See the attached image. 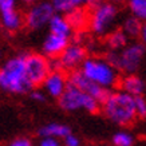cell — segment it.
Listing matches in <instances>:
<instances>
[{"label": "cell", "mask_w": 146, "mask_h": 146, "mask_svg": "<svg viewBox=\"0 0 146 146\" xmlns=\"http://www.w3.org/2000/svg\"><path fill=\"white\" fill-rule=\"evenodd\" d=\"M51 4H52L54 9L56 12H64L68 13L72 9L79 8L83 5L82 0H51Z\"/></svg>", "instance_id": "ffe728a7"}, {"label": "cell", "mask_w": 146, "mask_h": 146, "mask_svg": "<svg viewBox=\"0 0 146 146\" xmlns=\"http://www.w3.org/2000/svg\"><path fill=\"white\" fill-rule=\"evenodd\" d=\"M20 1H23V3H26V4H35L38 0H20Z\"/></svg>", "instance_id": "1f68e13d"}, {"label": "cell", "mask_w": 146, "mask_h": 146, "mask_svg": "<svg viewBox=\"0 0 146 146\" xmlns=\"http://www.w3.org/2000/svg\"><path fill=\"white\" fill-rule=\"evenodd\" d=\"M68 44L70 43H68L67 38L48 34L43 42V54L50 58H59Z\"/></svg>", "instance_id": "7c38bea8"}, {"label": "cell", "mask_w": 146, "mask_h": 146, "mask_svg": "<svg viewBox=\"0 0 146 146\" xmlns=\"http://www.w3.org/2000/svg\"><path fill=\"white\" fill-rule=\"evenodd\" d=\"M119 87H121V91L131 95V97H141L143 91L146 89V84L143 82L142 78H139L138 75L135 74H127L125 75L123 78L119 79Z\"/></svg>", "instance_id": "4fadbf2b"}, {"label": "cell", "mask_w": 146, "mask_h": 146, "mask_svg": "<svg viewBox=\"0 0 146 146\" xmlns=\"http://www.w3.org/2000/svg\"><path fill=\"white\" fill-rule=\"evenodd\" d=\"M134 137L129 131H117L113 135V145L114 146H133Z\"/></svg>", "instance_id": "7402d4cb"}, {"label": "cell", "mask_w": 146, "mask_h": 146, "mask_svg": "<svg viewBox=\"0 0 146 146\" xmlns=\"http://www.w3.org/2000/svg\"><path fill=\"white\" fill-rule=\"evenodd\" d=\"M129 8L134 18L139 19L142 23L146 22V0H129Z\"/></svg>", "instance_id": "44dd1931"}, {"label": "cell", "mask_w": 146, "mask_h": 146, "mask_svg": "<svg viewBox=\"0 0 146 146\" xmlns=\"http://www.w3.org/2000/svg\"><path fill=\"white\" fill-rule=\"evenodd\" d=\"M118 16V8L111 1H101L91 8L90 12V30L98 36L106 35L111 30Z\"/></svg>", "instance_id": "8992f818"}, {"label": "cell", "mask_w": 146, "mask_h": 146, "mask_svg": "<svg viewBox=\"0 0 146 146\" xmlns=\"http://www.w3.org/2000/svg\"><path fill=\"white\" fill-rule=\"evenodd\" d=\"M59 106L66 111L86 110L87 113L95 114L101 109V103L91 95L80 91L71 84H67V89L59 98Z\"/></svg>", "instance_id": "5b68a950"}, {"label": "cell", "mask_w": 146, "mask_h": 146, "mask_svg": "<svg viewBox=\"0 0 146 146\" xmlns=\"http://www.w3.org/2000/svg\"><path fill=\"white\" fill-rule=\"evenodd\" d=\"M139 39H141V43L146 47V22L142 24V30H141V35H139Z\"/></svg>", "instance_id": "f546056e"}, {"label": "cell", "mask_w": 146, "mask_h": 146, "mask_svg": "<svg viewBox=\"0 0 146 146\" xmlns=\"http://www.w3.org/2000/svg\"><path fill=\"white\" fill-rule=\"evenodd\" d=\"M110 1H111V3H114V4H115V3H122L123 0H110Z\"/></svg>", "instance_id": "d6a6232c"}, {"label": "cell", "mask_w": 146, "mask_h": 146, "mask_svg": "<svg viewBox=\"0 0 146 146\" xmlns=\"http://www.w3.org/2000/svg\"><path fill=\"white\" fill-rule=\"evenodd\" d=\"M64 146H80L79 138L76 135H74V134H68L64 138Z\"/></svg>", "instance_id": "4316f807"}, {"label": "cell", "mask_w": 146, "mask_h": 146, "mask_svg": "<svg viewBox=\"0 0 146 146\" xmlns=\"http://www.w3.org/2000/svg\"><path fill=\"white\" fill-rule=\"evenodd\" d=\"M39 146H59V141L54 137H43L39 142Z\"/></svg>", "instance_id": "484cf974"}, {"label": "cell", "mask_w": 146, "mask_h": 146, "mask_svg": "<svg viewBox=\"0 0 146 146\" xmlns=\"http://www.w3.org/2000/svg\"><path fill=\"white\" fill-rule=\"evenodd\" d=\"M31 98L36 102H44L46 101V95L43 93H40V91H32Z\"/></svg>", "instance_id": "f1b7e54d"}, {"label": "cell", "mask_w": 146, "mask_h": 146, "mask_svg": "<svg viewBox=\"0 0 146 146\" xmlns=\"http://www.w3.org/2000/svg\"><path fill=\"white\" fill-rule=\"evenodd\" d=\"M68 84L74 86L76 89H79L80 91L89 94L93 98H95L99 103H103L105 99L107 98V95L110 94V91L106 89H103L101 86H98L97 83H94L93 80H90L87 76L84 75L80 70H74L70 72V75L67 76Z\"/></svg>", "instance_id": "9c48e42d"}, {"label": "cell", "mask_w": 146, "mask_h": 146, "mask_svg": "<svg viewBox=\"0 0 146 146\" xmlns=\"http://www.w3.org/2000/svg\"><path fill=\"white\" fill-rule=\"evenodd\" d=\"M142 24L143 23L139 19L134 18V16H129L125 19L123 24H122V31L126 34L127 38H139L142 30Z\"/></svg>", "instance_id": "d6986e66"}, {"label": "cell", "mask_w": 146, "mask_h": 146, "mask_svg": "<svg viewBox=\"0 0 146 146\" xmlns=\"http://www.w3.org/2000/svg\"><path fill=\"white\" fill-rule=\"evenodd\" d=\"M134 106H135V114L137 118L145 119L146 118V98L145 97H135L134 98Z\"/></svg>", "instance_id": "603a6c76"}, {"label": "cell", "mask_w": 146, "mask_h": 146, "mask_svg": "<svg viewBox=\"0 0 146 146\" xmlns=\"http://www.w3.org/2000/svg\"><path fill=\"white\" fill-rule=\"evenodd\" d=\"M59 60L62 63L63 70H76V67L82 66V63L86 60V48L80 43L68 44L63 54L59 56Z\"/></svg>", "instance_id": "30bf717a"}, {"label": "cell", "mask_w": 146, "mask_h": 146, "mask_svg": "<svg viewBox=\"0 0 146 146\" xmlns=\"http://www.w3.org/2000/svg\"><path fill=\"white\" fill-rule=\"evenodd\" d=\"M40 137H54V138H64L71 134V129L67 126V125L63 123H56V122H52V123H47L44 125L43 127L39 129L38 131Z\"/></svg>", "instance_id": "e0dca14e"}, {"label": "cell", "mask_w": 146, "mask_h": 146, "mask_svg": "<svg viewBox=\"0 0 146 146\" xmlns=\"http://www.w3.org/2000/svg\"><path fill=\"white\" fill-rule=\"evenodd\" d=\"M50 70H51V72L52 71H63V66L62 63H60V60H59V58H51V60H50Z\"/></svg>", "instance_id": "83f0119b"}, {"label": "cell", "mask_w": 146, "mask_h": 146, "mask_svg": "<svg viewBox=\"0 0 146 146\" xmlns=\"http://www.w3.org/2000/svg\"><path fill=\"white\" fill-rule=\"evenodd\" d=\"M0 89L11 94H26L32 90L24 68V55L8 59L0 68Z\"/></svg>", "instance_id": "7a4b0ae2"}, {"label": "cell", "mask_w": 146, "mask_h": 146, "mask_svg": "<svg viewBox=\"0 0 146 146\" xmlns=\"http://www.w3.org/2000/svg\"><path fill=\"white\" fill-rule=\"evenodd\" d=\"M67 22L71 26L72 30H76V31H82L84 27L89 26L90 22V13L83 8V7H79V8L72 9L71 12L67 13Z\"/></svg>", "instance_id": "5bb4252c"}, {"label": "cell", "mask_w": 146, "mask_h": 146, "mask_svg": "<svg viewBox=\"0 0 146 146\" xmlns=\"http://www.w3.org/2000/svg\"><path fill=\"white\" fill-rule=\"evenodd\" d=\"M129 38L122 30L111 31L106 38V44L109 51H121L127 46Z\"/></svg>", "instance_id": "ac0fdd59"}, {"label": "cell", "mask_w": 146, "mask_h": 146, "mask_svg": "<svg viewBox=\"0 0 146 146\" xmlns=\"http://www.w3.org/2000/svg\"><path fill=\"white\" fill-rule=\"evenodd\" d=\"M55 9L48 1H39L32 4L24 18V23L30 30H40L47 26L50 20L54 18Z\"/></svg>", "instance_id": "ba28073f"}, {"label": "cell", "mask_w": 146, "mask_h": 146, "mask_svg": "<svg viewBox=\"0 0 146 146\" xmlns=\"http://www.w3.org/2000/svg\"><path fill=\"white\" fill-rule=\"evenodd\" d=\"M146 47L139 43L127 44L121 51H109L106 55V60L114 67L117 71H122L126 75L135 74L145 56Z\"/></svg>", "instance_id": "3957f363"}, {"label": "cell", "mask_w": 146, "mask_h": 146, "mask_svg": "<svg viewBox=\"0 0 146 146\" xmlns=\"http://www.w3.org/2000/svg\"><path fill=\"white\" fill-rule=\"evenodd\" d=\"M67 84H68V80H67V76L63 74V71H56V72L52 71L43 82V87L51 98L59 99L63 95L64 90L67 89Z\"/></svg>", "instance_id": "8fae6325"}, {"label": "cell", "mask_w": 146, "mask_h": 146, "mask_svg": "<svg viewBox=\"0 0 146 146\" xmlns=\"http://www.w3.org/2000/svg\"><path fill=\"white\" fill-rule=\"evenodd\" d=\"M15 5H16V0H0V12L15 9Z\"/></svg>", "instance_id": "d4e9b609"}, {"label": "cell", "mask_w": 146, "mask_h": 146, "mask_svg": "<svg viewBox=\"0 0 146 146\" xmlns=\"http://www.w3.org/2000/svg\"><path fill=\"white\" fill-rule=\"evenodd\" d=\"M24 68H26L27 79L32 84V87L43 84L46 78L51 72L50 60L42 54H26Z\"/></svg>", "instance_id": "52a82bcc"}, {"label": "cell", "mask_w": 146, "mask_h": 146, "mask_svg": "<svg viewBox=\"0 0 146 146\" xmlns=\"http://www.w3.org/2000/svg\"><path fill=\"white\" fill-rule=\"evenodd\" d=\"M80 71L94 83L101 86L103 89H111L118 84V71L106 60V58H86L82 63Z\"/></svg>", "instance_id": "277c9868"}, {"label": "cell", "mask_w": 146, "mask_h": 146, "mask_svg": "<svg viewBox=\"0 0 146 146\" xmlns=\"http://www.w3.org/2000/svg\"><path fill=\"white\" fill-rule=\"evenodd\" d=\"M8 146H32V142L26 137H19L9 142Z\"/></svg>", "instance_id": "cb8c5ba5"}, {"label": "cell", "mask_w": 146, "mask_h": 146, "mask_svg": "<svg viewBox=\"0 0 146 146\" xmlns=\"http://www.w3.org/2000/svg\"><path fill=\"white\" fill-rule=\"evenodd\" d=\"M102 111L107 118L117 125L129 126L137 119L134 97L123 91H110L102 103Z\"/></svg>", "instance_id": "6da1fadb"}, {"label": "cell", "mask_w": 146, "mask_h": 146, "mask_svg": "<svg viewBox=\"0 0 146 146\" xmlns=\"http://www.w3.org/2000/svg\"><path fill=\"white\" fill-rule=\"evenodd\" d=\"M1 26L4 27V30L8 32H15L23 26L22 15L16 9H8V11H1Z\"/></svg>", "instance_id": "2e32d148"}, {"label": "cell", "mask_w": 146, "mask_h": 146, "mask_svg": "<svg viewBox=\"0 0 146 146\" xmlns=\"http://www.w3.org/2000/svg\"><path fill=\"white\" fill-rule=\"evenodd\" d=\"M50 27V34L58 36H63V38H70L72 35V28L68 24L67 19L62 15H54V18L48 23Z\"/></svg>", "instance_id": "9a60e30c"}, {"label": "cell", "mask_w": 146, "mask_h": 146, "mask_svg": "<svg viewBox=\"0 0 146 146\" xmlns=\"http://www.w3.org/2000/svg\"><path fill=\"white\" fill-rule=\"evenodd\" d=\"M83 1V5H87V7H95L97 4H99L101 1H103V0H82Z\"/></svg>", "instance_id": "4dcf8cb0"}]
</instances>
